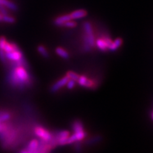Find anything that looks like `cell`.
Segmentation results:
<instances>
[{"instance_id":"5","label":"cell","mask_w":153,"mask_h":153,"mask_svg":"<svg viewBox=\"0 0 153 153\" xmlns=\"http://www.w3.org/2000/svg\"><path fill=\"white\" fill-rule=\"evenodd\" d=\"M5 57L7 60L12 61V63H16L19 61H21L24 58V56L22 52L21 51L20 48L14 50L10 52L5 53Z\"/></svg>"},{"instance_id":"22","label":"cell","mask_w":153,"mask_h":153,"mask_svg":"<svg viewBox=\"0 0 153 153\" xmlns=\"http://www.w3.org/2000/svg\"><path fill=\"white\" fill-rule=\"evenodd\" d=\"M0 22H3V15L0 13Z\"/></svg>"},{"instance_id":"14","label":"cell","mask_w":153,"mask_h":153,"mask_svg":"<svg viewBox=\"0 0 153 153\" xmlns=\"http://www.w3.org/2000/svg\"><path fill=\"white\" fill-rule=\"evenodd\" d=\"M56 54L58 55L59 56H60L61 57H62L63 59H68L70 57V54L68 52V51H66L65 49L62 47H57L56 49Z\"/></svg>"},{"instance_id":"20","label":"cell","mask_w":153,"mask_h":153,"mask_svg":"<svg viewBox=\"0 0 153 153\" xmlns=\"http://www.w3.org/2000/svg\"><path fill=\"white\" fill-rule=\"evenodd\" d=\"M76 26H77V24H76L75 21H74V20H70L66 22L64 24L63 27H65L67 28H74Z\"/></svg>"},{"instance_id":"19","label":"cell","mask_w":153,"mask_h":153,"mask_svg":"<svg viewBox=\"0 0 153 153\" xmlns=\"http://www.w3.org/2000/svg\"><path fill=\"white\" fill-rule=\"evenodd\" d=\"M3 22L12 24L16 22V19L12 16H10L9 15H5V16L3 15Z\"/></svg>"},{"instance_id":"13","label":"cell","mask_w":153,"mask_h":153,"mask_svg":"<svg viewBox=\"0 0 153 153\" xmlns=\"http://www.w3.org/2000/svg\"><path fill=\"white\" fill-rule=\"evenodd\" d=\"M0 4L13 11H16L17 10L16 4L11 1H9V0H0Z\"/></svg>"},{"instance_id":"3","label":"cell","mask_w":153,"mask_h":153,"mask_svg":"<svg viewBox=\"0 0 153 153\" xmlns=\"http://www.w3.org/2000/svg\"><path fill=\"white\" fill-rule=\"evenodd\" d=\"M112 40L107 36L100 37L95 40V46L100 51L106 52L108 51L110 45L111 44Z\"/></svg>"},{"instance_id":"23","label":"cell","mask_w":153,"mask_h":153,"mask_svg":"<svg viewBox=\"0 0 153 153\" xmlns=\"http://www.w3.org/2000/svg\"><path fill=\"white\" fill-rule=\"evenodd\" d=\"M21 153H27V152L26 150H22L21 151Z\"/></svg>"},{"instance_id":"4","label":"cell","mask_w":153,"mask_h":153,"mask_svg":"<svg viewBox=\"0 0 153 153\" xmlns=\"http://www.w3.org/2000/svg\"><path fill=\"white\" fill-rule=\"evenodd\" d=\"M35 134L37 137L44 142H49L52 138L51 133L48 131L46 128L41 126H38L35 128Z\"/></svg>"},{"instance_id":"12","label":"cell","mask_w":153,"mask_h":153,"mask_svg":"<svg viewBox=\"0 0 153 153\" xmlns=\"http://www.w3.org/2000/svg\"><path fill=\"white\" fill-rule=\"evenodd\" d=\"M39 143L40 142L36 139L31 140L27 144L26 151L27 152V153H35L38 146H39Z\"/></svg>"},{"instance_id":"15","label":"cell","mask_w":153,"mask_h":153,"mask_svg":"<svg viewBox=\"0 0 153 153\" xmlns=\"http://www.w3.org/2000/svg\"><path fill=\"white\" fill-rule=\"evenodd\" d=\"M72 130L74 133L84 131V126L82 123L79 120L74 122L72 124Z\"/></svg>"},{"instance_id":"24","label":"cell","mask_w":153,"mask_h":153,"mask_svg":"<svg viewBox=\"0 0 153 153\" xmlns=\"http://www.w3.org/2000/svg\"><path fill=\"white\" fill-rule=\"evenodd\" d=\"M152 118L153 119V112H152Z\"/></svg>"},{"instance_id":"16","label":"cell","mask_w":153,"mask_h":153,"mask_svg":"<svg viewBox=\"0 0 153 153\" xmlns=\"http://www.w3.org/2000/svg\"><path fill=\"white\" fill-rule=\"evenodd\" d=\"M37 51L39 52L40 54L42 55L45 58H48L49 57V52L47 50L46 48L44 45H39L37 47Z\"/></svg>"},{"instance_id":"8","label":"cell","mask_w":153,"mask_h":153,"mask_svg":"<svg viewBox=\"0 0 153 153\" xmlns=\"http://www.w3.org/2000/svg\"><path fill=\"white\" fill-rule=\"evenodd\" d=\"M68 80H69V79L66 76H65L63 78L60 79L59 80H57L56 82H55L53 85H52L51 91L53 93H55V92L57 91H59L60 89L63 88L64 86H65L66 85Z\"/></svg>"},{"instance_id":"21","label":"cell","mask_w":153,"mask_h":153,"mask_svg":"<svg viewBox=\"0 0 153 153\" xmlns=\"http://www.w3.org/2000/svg\"><path fill=\"white\" fill-rule=\"evenodd\" d=\"M75 84H76V82L75 80L69 79V80L68 81V82H67L66 85L67 88H68V89H72L75 88Z\"/></svg>"},{"instance_id":"11","label":"cell","mask_w":153,"mask_h":153,"mask_svg":"<svg viewBox=\"0 0 153 153\" xmlns=\"http://www.w3.org/2000/svg\"><path fill=\"white\" fill-rule=\"evenodd\" d=\"M123 39L121 38H117L116 39L112 40L111 44L108 47V51L111 52H115L116 51L117 49L121 47V46L123 45Z\"/></svg>"},{"instance_id":"10","label":"cell","mask_w":153,"mask_h":153,"mask_svg":"<svg viewBox=\"0 0 153 153\" xmlns=\"http://www.w3.org/2000/svg\"><path fill=\"white\" fill-rule=\"evenodd\" d=\"M70 20H71L70 13L65 14V15L57 17L54 20V25L57 26H63L66 22Z\"/></svg>"},{"instance_id":"7","label":"cell","mask_w":153,"mask_h":153,"mask_svg":"<svg viewBox=\"0 0 153 153\" xmlns=\"http://www.w3.org/2000/svg\"><path fill=\"white\" fill-rule=\"evenodd\" d=\"M87 136V133H86L84 130L79 132L74 133L72 135H70L68 141H67V144H70V143H73L76 142H79L83 140Z\"/></svg>"},{"instance_id":"1","label":"cell","mask_w":153,"mask_h":153,"mask_svg":"<svg viewBox=\"0 0 153 153\" xmlns=\"http://www.w3.org/2000/svg\"><path fill=\"white\" fill-rule=\"evenodd\" d=\"M12 68L8 75V81L12 87L24 89L30 86L31 78L26 67L19 65H12Z\"/></svg>"},{"instance_id":"9","label":"cell","mask_w":153,"mask_h":153,"mask_svg":"<svg viewBox=\"0 0 153 153\" xmlns=\"http://www.w3.org/2000/svg\"><path fill=\"white\" fill-rule=\"evenodd\" d=\"M70 13L71 20H78L87 16L88 12L84 9H79L71 12Z\"/></svg>"},{"instance_id":"17","label":"cell","mask_w":153,"mask_h":153,"mask_svg":"<svg viewBox=\"0 0 153 153\" xmlns=\"http://www.w3.org/2000/svg\"><path fill=\"white\" fill-rule=\"evenodd\" d=\"M11 118V115L6 111H0V122H5Z\"/></svg>"},{"instance_id":"2","label":"cell","mask_w":153,"mask_h":153,"mask_svg":"<svg viewBox=\"0 0 153 153\" xmlns=\"http://www.w3.org/2000/svg\"><path fill=\"white\" fill-rule=\"evenodd\" d=\"M84 49L86 52L91 51L95 47V36L91 23L85 21L83 23Z\"/></svg>"},{"instance_id":"6","label":"cell","mask_w":153,"mask_h":153,"mask_svg":"<svg viewBox=\"0 0 153 153\" xmlns=\"http://www.w3.org/2000/svg\"><path fill=\"white\" fill-rule=\"evenodd\" d=\"M78 84L85 88L92 89L95 86V82L92 79L88 78L87 76L84 75H80L77 80Z\"/></svg>"},{"instance_id":"18","label":"cell","mask_w":153,"mask_h":153,"mask_svg":"<svg viewBox=\"0 0 153 153\" xmlns=\"http://www.w3.org/2000/svg\"><path fill=\"white\" fill-rule=\"evenodd\" d=\"M66 76L68 77L69 79L70 80H75V82H76L77 81L79 77V75L78 74L76 73H75L74 72V71H68V72L66 73Z\"/></svg>"}]
</instances>
